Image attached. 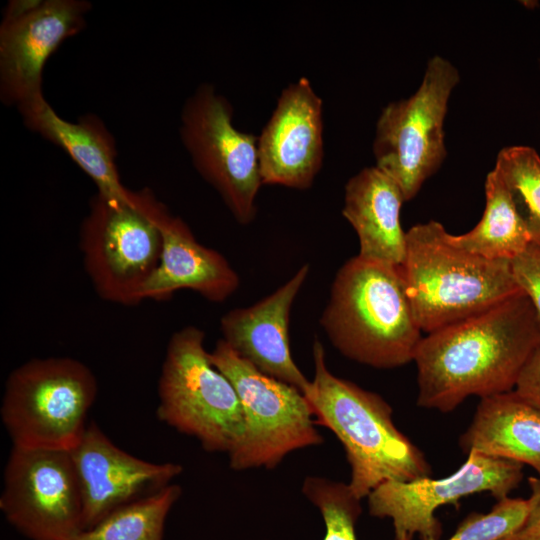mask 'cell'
I'll use <instances>...</instances> for the list:
<instances>
[{
	"mask_svg": "<svg viewBox=\"0 0 540 540\" xmlns=\"http://www.w3.org/2000/svg\"><path fill=\"white\" fill-rule=\"evenodd\" d=\"M69 452L82 495L83 529L172 484L183 471L178 463L149 462L122 450L95 422Z\"/></svg>",
	"mask_w": 540,
	"mask_h": 540,
	"instance_id": "5bb4252c",
	"label": "cell"
},
{
	"mask_svg": "<svg viewBox=\"0 0 540 540\" xmlns=\"http://www.w3.org/2000/svg\"><path fill=\"white\" fill-rule=\"evenodd\" d=\"M528 483L531 496L525 521L515 533L503 540H540V478L530 477Z\"/></svg>",
	"mask_w": 540,
	"mask_h": 540,
	"instance_id": "83f0119b",
	"label": "cell"
},
{
	"mask_svg": "<svg viewBox=\"0 0 540 540\" xmlns=\"http://www.w3.org/2000/svg\"><path fill=\"white\" fill-rule=\"evenodd\" d=\"M320 324L343 356L378 369L413 361L423 337L401 266L358 255L336 273Z\"/></svg>",
	"mask_w": 540,
	"mask_h": 540,
	"instance_id": "3957f363",
	"label": "cell"
},
{
	"mask_svg": "<svg viewBox=\"0 0 540 540\" xmlns=\"http://www.w3.org/2000/svg\"><path fill=\"white\" fill-rule=\"evenodd\" d=\"M25 125L63 149L97 187V193L128 199L132 191L121 182L116 158L115 139L95 115H85L77 122L60 117L44 96L19 108Z\"/></svg>",
	"mask_w": 540,
	"mask_h": 540,
	"instance_id": "d6986e66",
	"label": "cell"
},
{
	"mask_svg": "<svg viewBox=\"0 0 540 540\" xmlns=\"http://www.w3.org/2000/svg\"><path fill=\"white\" fill-rule=\"evenodd\" d=\"M167 207L149 189L128 199L97 193L79 235L85 272L105 301L132 306L157 268L163 246L161 218Z\"/></svg>",
	"mask_w": 540,
	"mask_h": 540,
	"instance_id": "5b68a950",
	"label": "cell"
},
{
	"mask_svg": "<svg viewBox=\"0 0 540 540\" xmlns=\"http://www.w3.org/2000/svg\"><path fill=\"white\" fill-rule=\"evenodd\" d=\"M312 349L314 376L304 396L315 424L343 445L353 494L361 500L384 482L430 477V464L395 426L391 406L379 394L332 374L318 338Z\"/></svg>",
	"mask_w": 540,
	"mask_h": 540,
	"instance_id": "7a4b0ae2",
	"label": "cell"
},
{
	"mask_svg": "<svg viewBox=\"0 0 540 540\" xmlns=\"http://www.w3.org/2000/svg\"><path fill=\"white\" fill-rule=\"evenodd\" d=\"M494 169L526 225L531 242H540V156L529 146L502 148Z\"/></svg>",
	"mask_w": 540,
	"mask_h": 540,
	"instance_id": "603a6c76",
	"label": "cell"
},
{
	"mask_svg": "<svg viewBox=\"0 0 540 540\" xmlns=\"http://www.w3.org/2000/svg\"><path fill=\"white\" fill-rule=\"evenodd\" d=\"M435 220L406 232L401 265L415 319L428 334L520 292L506 259H487L451 245Z\"/></svg>",
	"mask_w": 540,
	"mask_h": 540,
	"instance_id": "277c9868",
	"label": "cell"
},
{
	"mask_svg": "<svg viewBox=\"0 0 540 540\" xmlns=\"http://www.w3.org/2000/svg\"><path fill=\"white\" fill-rule=\"evenodd\" d=\"M459 445L466 454L529 465L540 478V410L514 390L482 398Z\"/></svg>",
	"mask_w": 540,
	"mask_h": 540,
	"instance_id": "ffe728a7",
	"label": "cell"
},
{
	"mask_svg": "<svg viewBox=\"0 0 540 540\" xmlns=\"http://www.w3.org/2000/svg\"><path fill=\"white\" fill-rule=\"evenodd\" d=\"M540 346V320L522 291L480 313L422 337L417 405L450 412L469 396L480 399L514 390Z\"/></svg>",
	"mask_w": 540,
	"mask_h": 540,
	"instance_id": "6da1fadb",
	"label": "cell"
},
{
	"mask_svg": "<svg viewBox=\"0 0 540 540\" xmlns=\"http://www.w3.org/2000/svg\"><path fill=\"white\" fill-rule=\"evenodd\" d=\"M528 513V499L505 497L488 513L469 514L446 540H503L515 533Z\"/></svg>",
	"mask_w": 540,
	"mask_h": 540,
	"instance_id": "d4e9b609",
	"label": "cell"
},
{
	"mask_svg": "<svg viewBox=\"0 0 540 540\" xmlns=\"http://www.w3.org/2000/svg\"><path fill=\"white\" fill-rule=\"evenodd\" d=\"M323 157L322 99L303 77L282 91L258 137L262 183L307 189Z\"/></svg>",
	"mask_w": 540,
	"mask_h": 540,
	"instance_id": "9a60e30c",
	"label": "cell"
},
{
	"mask_svg": "<svg viewBox=\"0 0 540 540\" xmlns=\"http://www.w3.org/2000/svg\"><path fill=\"white\" fill-rule=\"evenodd\" d=\"M303 495L318 508L325 526L322 540H357L355 526L362 512L360 499L348 484L320 476H308Z\"/></svg>",
	"mask_w": 540,
	"mask_h": 540,
	"instance_id": "cb8c5ba5",
	"label": "cell"
},
{
	"mask_svg": "<svg viewBox=\"0 0 540 540\" xmlns=\"http://www.w3.org/2000/svg\"><path fill=\"white\" fill-rule=\"evenodd\" d=\"M404 202L398 184L376 166L363 168L347 181L342 215L358 236L359 257L403 264L406 232L400 212Z\"/></svg>",
	"mask_w": 540,
	"mask_h": 540,
	"instance_id": "ac0fdd59",
	"label": "cell"
},
{
	"mask_svg": "<svg viewBox=\"0 0 540 540\" xmlns=\"http://www.w3.org/2000/svg\"><path fill=\"white\" fill-rule=\"evenodd\" d=\"M209 358L233 384L245 414L243 439L228 455L231 469H272L291 452L323 443L300 390L260 372L222 339Z\"/></svg>",
	"mask_w": 540,
	"mask_h": 540,
	"instance_id": "ba28073f",
	"label": "cell"
},
{
	"mask_svg": "<svg viewBox=\"0 0 540 540\" xmlns=\"http://www.w3.org/2000/svg\"><path fill=\"white\" fill-rule=\"evenodd\" d=\"M98 392L92 370L71 357L31 359L7 377L0 407L12 446L72 450Z\"/></svg>",
	"mask_w": 540,
	"mask_h": 540,
	"instance_id": "8992f818",
	"label": "cell"
},
{
	"mask_svg": "<svg viewBox=\"0 0 540 540\" xmlns=\"http://www.w3.org/2000/svg\"><path fill=\"white\" fill-rule=\"evenodd\" d=\"M460 81L457 68L442 56L427 62L418 89L381 111L375 129V166L393 179L405 201L414 198L447 156L444 121L452 91Z\"/></svg>",
	"mask_w": 540,
	"mask_h": 540,
	"instance_id": "9c48e42d",
	"label": "cell"
},
{
	"mask_svg": "<svg viewBox=\"0 0 540 540\" xmlns=\"http://www.w3.org/2000/svg\"><path fill=\"white\" fill-rule=\"evenodd\" d=\"M451 475L413 481H387L368 496L370 515L392 520L395 540H440L442 526L434 512L460 498L489 492L497 500L508 497L523 479L521 463L475 451Z\"/></svg>",
	"mask_w": 540,
	"mask_h": 540,
	"instance_id": "7c38bea8",
	"label": "cell"
},
{
	"mask_svg": "<svg viewBox=\"0 0 540 540\" xmlns=\"http://www.w3.org/2000/svg\"><path fill=\"white\" fill-rule=\"evenodd\" d=\"M230 102L213 85L201 84L181 112L180 137L194 167L220 195L235 220L252 222L263 185L258 137L236 129Z\"/></svg>",
	"mask_w": 540,
	"mask_h": 540,
	"instance_id": "30bf717a",
	"label": "cell"
},
{
	"mask_svg": "<svg viewBox=\"0 0 540 540\" xmlns=\"http://www.w3.org/2000/svg\"><path fill=\"white\" fill-rule=\"evenodd\" d=\"M205 333L186 326L172 334L158 381L157 418L229 455L243 439L246 420L231 381L210 361Z\"/></svg>",
	"mask_w": 540,
	"mask_h": 540,
	"instance_id": "52a82bcc",
	"label": "cell"
},
{
	"mask_svg": "<svg viewBox=\"0 0 540 540\" xmlns=\"http://www.w3.org/2000/svg\"><path fill=\"white\" fill-rule=\"evenodd\" d=\"M447 241L469 253L487 259L512 260L531 242L530 234L498 172L491 170L485 180V208L482 218L470 231Z\"/></svg>",
	"mask_w": 540,
	"mask_h": 540,
	"instance_id": "44dd1931",
	"label": "cell"
},
{
	"mask_svg": "<svg viewBox=\"0 0 540 540\" xmlns=\"http://www.w3.org/2000/svg\"><path fill=\"white\" fill-rule=\"evenodd\" d=\"M511 268L518 287L529 298L540 320V242H530L511 260Z\"/></svg>",
	"mask_w": 540,
	"mask_h": 540,
	"instance_id": "484cf974",
	"label": "cell"
},
{
	"mask_svg": "<svg viewBox=\"0 0 540 540\" xmlns=\"http://www.w3.org/2000/svg\"><path fill=\"white\" fill-rule=\"evenodd\" d=\"M85 0H13L0 25V97L18 109L40 97L49 57L84 29Z\"/></svg>",
	"mask_w": 540,
	"mask_h": 540,
	"instance_id": "4fadbf2b",
	"label": "cell"
},
{
	"mask_svg": "<svg viewBox=\"0 0 540 540\" xmlns=\"http://www.w3.org/2000/svg\"><path fill=\"white\" fill-rule=\"evenodd\" d=\"M181 494V486L170 484L116 509L69 540H162L166 518Z\"/></svg>",
	"mask_w": 540,
	"mask_h": 540,
	"instance_id": "7402d4cb",
	"label": "cell"
},
{
	"mask_svg": "<svg viewBox=\"0 0 540 540\" xmlns=\"http://www.w3.org/2000/svg\"><path fill=\"white\" fill-rule=\"evenodd\" d=\"M514 391L540 410V346L523 367Z\"/></svg>",
	"mask_w": 540,
	"mask_h": 540,
	"instance_id": "4316f807",
	"label": "cell"
},
{
	"mask_svg": "<svg viewBox=\"0 0 540 540\" xmlns=\"http://www.w3.org/2000/svg\"><path fill=\"white\" fill-rule=\"evenodd\" d=\"M0 510L30 540H69L83 530V502L70 452L12 446Z\"/></svg>",
	"mask_w": 540,
	"mask_h": 540,
	"instance_id": "8fae6325",
	"label": "cell"
},
{
	"mask_svg": "<svg viewBox=\"0 0 540 540\" xmlns=\"http://www.w3.org/2000/svg\"><path fill=\"white\" fill-rule=\"evenodd\" d=\"M163 237L159 264L142 290V300L166 301L189 289L211 302H224L240 279L218 251L199 243L188 225L167 209L161 218Z\"/></svg>",
	"mask_w": 540,
	"mask_h": 540,
	"instance_id": "e0dca14e",
	"label": "cell"
},
{
	"mask_svg": "<svg viewBox=\"0 0 540 540\" xmlns=\"http://www.w3.org/2000/svg\"><path fill=\"white\" fill-rule=\"evenodd\" d=\"M309 271V265L304 264L273 293L251 306L228 311L220 320L221 339L237 355L303 394L310 380L292 358L288 328L291 307Z\"/></svg>",
	"mask_w": 540,
	"mask_h": 540,
	"instance_id": "2e32d148",
	"label": "cell"
}]
</instances>
